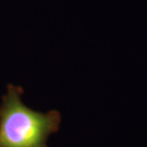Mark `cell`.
Instances as JSON below:
<instances>
[{
  "instance_id": "obj_1",
  "label": "cell",
  "mask_w": 147,
  "mask_h": 147,
  "mask_svg": "<svg viewBox=\"0 0 147 147\" xmlns=\"http://www.w3.org/2000/svg\"><path fill=\"white\" fill-rule=\"evenodd\" d=\"M22 96L20 86L7 85L0 103V147H49L50 136L59 130L60 113L34 111Z\"/></svg>"
}]
</instances>
